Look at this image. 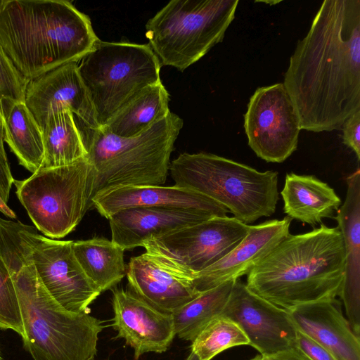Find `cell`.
<instances>
[{
  "mask_svg": "<svg viewBox=\"0 0 360 360\" xmlns=\"http://www.w3.org/2000/svg\"><path fill=\"white\" fill-rule=\"evenodd\" d=\"M283 83L302 129H339L360 110V0L322 3Z\"/></svg>",
  "mask_w": 360,
  "mask_h": 360,
  "instance_id": "1",
  "label": "cell"
},
{
  "mask_svg": "<svg viewBox=\"0 0 360 360\" xmlns=\"http://www.w3.org/2000/svg\"><path fill=\"white\" fill-rule=\"evenodd\" d=\"M89 360H96L94 358L90 359Z\"/></svg>",
  "mask_w": 360,
  "mask_h": 360,
  "instance_id": "38",
  "label": "cell"
},
{
  "mask_svg": "<svg viewBox=\"0 0 360 360\" xmlns=\"http://www.w3.org/2000/svg\"><path fill=\"white\" fill-rule=\"evenodd\" d=\"M292 219H271L250 226L244 239L223 258L192 276L202 292L248 275L289 233Z\"/></svg>",
  "mask_w": 360,
  "mask_h": 360,
  "instance_id": "16",
  "label": "cell"
},
{
  "mask_svg": "<svg viewBox=\"0 0 360 360\" xmlns=\"http://www.w3.org/2000/svg\"><path fill=\"white\" fill-rule=\"evenodd\" d=\"M338 227L289 233L247 275V287L285 309L339 296L345 276Z\"/></svg>",
  "mask_w": 360,
  "mask_h": 360,
  "instance_id": "4",
  "label": "cell"
},
{
  "mask_svg": "<svg viewBox=\"0 0 360 360\" xmlns=\"http://www.w3.org/2000/svg\"><path fill=\"white\" fill-rule=\"evenodd\" d=\"M249 228L235 217H216L150 238L142 247L166 266L192 279L233 250Z\"/></svg>",
  "mask_w": 360,
  "mask_h": 360,
  "instance_id": "10",
  "label": "cell"
},
{
  "mask_svg": "<svg viewBox=\"0 0 360 360\" xmlns=\"http://www.w3.org/2000/svg\"><path fill=\"white\" fill-rule=\"evenodd\" d=\"M41 133L44 158L40 169L65 166L86 158L82 136L70 110L50 115Z\"/></svg>",
  "mask_w": 360,
  "mask_h": 360,
  "instance_id": "26",
  "label": "cell"
},
{
  "mask_svg": "<svg viewBox=\"0 0 360 360\" xmlns=\"http://www.w3.org/2000/svg\"><path fill=\"white\" fill-rule=\"evenodd\" d=\"M221 315L235 322L262 356L296 346L297 329L288 310L257 295L240 278L234 281Z\"/></svg>",
  "mask_w": 360,
  "mask_h": 360,
  "instance_id": "13",
  "label": "cell"
},
{
  "mask_svg": "<svg viewBox=\"0 0 360 360\" xmlns=\"http://www.w3.org/2000/svg\"><path fill=\"white\" fill-rule=\"evenodd\" d=\"M0 360H2V357H1V352H0Z\"/></svg>",
  "mask_w": 360,
  "mask_h": 360,
  "instance_id": "37",
  "label": "cell"
},
{
  "mask_svg": "<svg viewBox=\"0 0 360 360\" xmlns=\"http://www.w3.org/2000/svg\"><path fill=\"white\" fill-rule=\"evenodd\" d=\"M0 212L8 217L15 219V212L7 205V203L3 201L0 197Z\"/></svg>",
  "mask_w": 360,
  "mask_h": 360,
  "instance_id": "35",
  "label": "cell"
},
{
  "mask_svg": "<svg viewBox=\"0 0 360 360\" xmlns=\"http://www.w3.org/2000/svg\"><path fill=\"white\" fill-rule=\"evenodd\" d=\"M216 214L169 207H139L120 210L108 218L111 240L124 251L154 238L196 224Z\"/></svg>",
  "mask_w": 360,
  "mask_h": 360,
  "instance_id": "17",
  "label": "cell"
},
{
  "mask_svg": "<svg viewBox=\"0 0 360 360\" xmlns=\"http://www.w3.org/2000/svg\"><path fill=\"white\" fill-rule=\"evenodd\" d=\"M235 281L200 292L195 299L172 312L176 335L191 342L208 322L220 316Z\"/></svg>",
  "mask_w": 360,
  "mask_h": 360,
  "instance_id": "27",
  "label": "cell"
},
{
  "mask_svg": "<svg viewBox=\"0 0 360 360\" xmlns=\"http://www.w3.org/2000/svg\"><path fill=\"white\" fill-rule=\"evenodd\" d=\"M296 347L311 360H338L324 347L297 330Z\"/></svg>",
  "mask_w": 360,
  "mask_h": 360,
  "instance_id": "31",
  "label": "cell"
},
{
  "mask_svg": "<svg viewBox=\"0 0 360 360\" xmlns=\"http://www.w3.org/2000/svg\"><path fill=\"white\" fill-rule=\"evenodd\" d=\"M244 128L248 146L266 162L281 163L292 154L302 129L283 83L255 90L244 115Z\"/></svg>",
  "mask_w": 360,
  "mask_h": 360,
  "instance_id": "11",
  "label": "cell"
},
{
  "mask_svg": "<svg viewBox=\"0 0 360 360\" xmlns=\"http://www.w3.org/2000/svg\"><path fill=\"white\" fill-rule=\"evenodd\" d=\"M255 360H311L297 347L266 356H257Z\"/></svg>",
  "mask_w": 360,
  "mask_h": 360,
  "instance_id": "34",
  "label": "cell"
},
{
  "mask_svg": "<svg viewBox=\"0 0 360 360\" xmlns=\"http://www.w3.org/2000/svg\"><path fill=\"white\" fill-rule=\"evenodd\" d=\"M25 103L41 130L50 115L62 110L73 113L77 127L99 128L76 62L66 63L30 79Z\"/></svg>",
  "mask_w": 360,
  "mask_h": 360,
  "instance_id": "14",
  "label": "cell"
},
{
  "mask_svg": "<svg viewBox=\"0 0 360 360\" xmlns=\"http://www.w3.org/2000/svg\"><path fill=\"white\" fill-rule=\"evenodd\" d=\"M345 202L335 219L345 246V276L339 296L347 321L354 333L360 337V169L347 178Z\"/></svg>",
  "mask_w": 360,
  "mask_h": 360,
  "instance_id": "21",
  "label": "cell"
},
{
  "mask_svg": "<svg viewBox=\"0 0 360 360\" xmlns=\"http://www.w3.org/2000/svg\"><path fill=\"white\" fill-rule=\"evenodd\" d=\"M169 170L175 186L200 193L248 224L272 215L278 200V172H259L207 153H184Z\"/></svg>",
  "mask_w": 360,
  "mask_h": 360,
  "instance_id": "6",
  "label": "cell"
},
{
  "mask_svg": "<svg viewBox=\"0 0 360 360\" xmlns=\"http://www.w3.org/2000/svg\"><path fill=\"white\" fill-rule=\"evenodd\" d=\"M161 67L149 44L99 39L78 64L99 127L146 88L162 82Z\"/></svg>",
  "mask_w": 360,
  "mask_h": 360,
  "instance_id": "8",
  "label": "cell"
},
{
  "mask_svg": "<svg viewBox=\"0 0 360 360\" xmlns=\"http://www.w3.org/2000/svg\"><path fill=\"white\" fill-rule=\"evenodd\" d=\"M249 345L240 328L224 316H218L198 333L191 341V352L200 360H211L222 351L230 347Z\"/></svg>",
  "mask_w": 360,
  "mask_h": 360,
  "instance_id": "28",
  "label": "cell"
},
{
  "mask_svg": "<svg viewBox=\"0 0 360 360\" xmlns=\"http://www.w3.org/2000/svg\"><path fill=\"white\" fill-rule=\"evenodd\" d=\"M343 143L350 148L360 160V110L347 118L342 125Z\"/></svg>",
  "mask_w": 360,
  "mask_h": 360,
  "instance_id": "32",
  "label": "cell"
},
{
  "mask_svg": "<svg viewBox=\"0 0 360 360\" xmlns=\"http://www.w3.org/2000/svg\"><path fill=\"white\" fill-rule=\"evenodd\" d=\"M251 360H255V359L253 358V359H251Z\"/></svg>",
  "mask_w": 360,
  "mask_h": 360,
  "instance_id": "39",
  "label": "cell"
},
{
  "mask_svg": "<svg viewBox=\"0 0 360 360\" xmlns=\"http://www.w3.org/2000/svg\"><path fill=\"white\" fill-rule=\"evenodd\" d=\"M28 240L37 273L50 295L68 311L89 314V305L101 292L79 264L73 241L46 238L30 225Z\"/></svg>",
  "mask_w": 360,
  "mask_h": 360,
  "instance_id": "12",
  "label": "cell"
},
{
  "mask_svg": "<svg viewBox=\"0 0 360 360\" xmlns=\"http://www.w3.org/2000/svg\"><path fill=\"white\" fill-rule=\"evenodd\" d=\"M29 81L16 68L0 45V101L8 98L25 101Z\"/></svg>",
  "mask_w": 360,
  "mask_h": 360,
  "instance_id": "30",
  "label": "cell"
},
{
  "mask_svg": "<svg viewBox=\"0 0 360 360\" xmlns=\"http://www.w3.org/2000/svg\"><path fill=\"white\" fill-rule=\"evenodd\" d=\"M186 360H200V359L195 354L191 352Z\"/></svg>",
  "mask_w": 360,
  "mask_h": 360,
  "instance_id": "36",
  "label": "cell"
},
{
  "mask_svg": "<svg viewBox=\"0 0 360 360\" xmlns=\"http://www.w3.org/2000/svg\"><path fill=\"white\" fill-rule=\"evenodd\" d=\"M169 101V95L162 82L151 85L103 127L120 137L137 136L167 115Z\"/></svg>",
  "mask_w": 360,
  "mask_h": 360,
  "instance_id": "25",
  "label": "cell"
},
{
  "mask_svg": "<svg viewBox=\"0 0 360 360\" xmlns=\"http://www.w3.org/2000/svg\"><path fill=\"white\" fill-rule=\"evenodd\" d=\"M296 329L338 360H360V339L342 314L340 300L326 299L287 309Z\"/></svg>",
  "mask_w": 360,
  "mask_h": 360,
  "instance_id": "20",
  "label": "cell"
},
{
  "mask_svg": "<svg viewBox=\"0 0 360 360\" xmlns=\"http://www.w3.org/2000/svg\"><path fill=\"white\" fill-rule=\"evenodd\" d=\"M281 194L284 213L292 219L311 226L333 217L341 205L334 189L312 175L287 174Z\"/></svg>",
  "mask_w": 360,
  "mask_h": 360,
  "instance_id": "22",
  "label": "cell"
},
{
  "mask_svg": "<svg viewBox=\"0 0 360 360\" xmlns=\"http://www.w3.org/2000/svg\"><path fill=\"white\" fill-rule=\"evenodd\" d=\"M103 217L108 219L125 209L139 207H169L196 210L226 217L229 210L218 202L195 191L172 186H118L101 192L91 201Z\"/></svg>",
  "mask_w": 360,
  "mask_h": 360,
  "instance_id": "18",
  "label": "cell"
},
{
  "mask_svg": "<svg viewBox=\"0 0 360 360\" xmlns=\"http://www.w3.org/2000/svg\"><path fill=\"white\" fill-rule=\"evenodd\" d=\"M0 124L4 141L19 163L32 174L39 170L44 158L42 133L25 101L1 98Z\"/></svg>",
  "mask_w": 360,
  "mask_h": 360,
  "instance_id": "23",
  "label": "cell"
},
{
  "mask_svg": "<svg viewBox=\"0 0 360 360\" xmlns=\"http://www.w3.org/2000/svg\"><path fill=\"white\" fill-rule=\"evenodd\" d=\"M112 306L116 338L124 339L134 349L135 360L147 352L167 350L176 336L172 314L123 288L112 289Z\"/></svg>",
  "mask_w": 360,
  "mask_h": 360,
  "instance_id": "15",
  "label": "cell"
},
{
  "mask_svg": "<svg viewBox=\"0 0 360 360\" xmlns=\"http://www.w3.org/2000/svg\"><path fill=\"white\" fill-rule=\"evenodd\" d=\"M99 39L64 0H0V45L28 79L81 60Z\"/></svg>",
  "mask_w": 360,
  "mask_h": 360,
  "instance_id": "3",
  "label": "cell"
},
{
  "mask_svg": "<svg viewBox=\"0 0 360 360\" xmlns=\"http://www.w3.org/2000/svg\"><path fill=\"white\" fill-rule=\"evenodd\" d=\"M0 329L12 330L23 340L25 330L19 302L10 273L0 257Z\"/></svg>",
  "mask_w": 360,
  "mask_h": 360,
  "instance_id": "29",
  "label": "cell"
},
{
  "mask_svg": "<svg viewBox=\"0 0 360 360\" xmlns=\"http://www.w3.org/2000/svg\"><path fill=\"white\" fill-rule=\"evenodd\" d=\"M238 0H172L146 25L161 66L184 71L223 41Z\"/></svg>",
  "mask_w": 360,
  "mask_h": 360,
  "instance_id": "7",
  "label": "cell"
},
{
  "mask_svg": "<svg viewBox=\"0 0 360 360\" xmlns=\"http://www.w3.org/2000/svg\"><path fill=\"white\" fill-rule=\"evenodd\" d=\"M91 183L86 158L39 169L26 179L13 181L16 195L35 227L53 239L72 232L91 208Z\"/></svg>",
  "mask_w": 360,
  "mask_h": 360,
  "instance_id": "9",
  "label": "cell"
},
{
  "mask_svg": "<svg viewBox=\"0 0 360 360\" xmlns=\"http://www.w3.org/2000/svg\"><path fill=\"white\" fill-rule=\"evenodd\" d=\"M183 123L169 112L147 130L128 138L116 136L103 127H77L91 167V201L98 193L118 186L165 184Z\"/></svg>",
  "mask_w": 360,
  "mask_h": 360,
  "instance_id": "5",
  "label": "cell"
},
{
  "mask_svg": "<svg viewBox=\"0 0 360 360\" xmlns=\"http://www.w3.org/2000/svg\"><path fill=\"white\" fill-rule=\"evenodd\" d=\"M29 225L0 218V257L15 286L33 360H89L97 353L103 325L89 314L61 307L42 284L32 258Z\"/></svg>",
  "mask_w": 360,
  "mask_h": 360,
  "instance_id": "2",
  "label": "cell"
},
{
  "mask_svg": "<svg viewBox=\"0 0 360 360\" xmlns=\"http://www.w3.org/2000/svg\"><path fill=\"white\" fill-rule=\"evenodd\" d=\"M74 255L89 279L103 292L126 276L124 250L112 240L93 238L72 242Z\"/></svg>",
  "mask_w": 360,
  "mask_h": 360,
  "instance_id": "24",
  "label": "cell"
},
{
  "mask_svg": "<svg viewBox=\"0 0 360 360\" xmlns=\"http://www.w3.org/2000/svg\"><path fill=\"white\" fill-rule=\"evenodd\" d=\"M126 276L131 292L170 314L200 293L191 278L169 269L146 252L130 259Z\"/></svg>",
  "mask_w": 360,
  "mask_h": 360,
  "instance_id": "19",
  "label": "cell"
},
{
  "mask_svg": "<svg viewBox=\"0 0 360 360\" xmlns=\"http://www.w3.org/2000/svg\"><path fill=\"white\" fill-rule=\"evenodd\" d=\"M13 181L4 149L3 131L0 124V197L6 203L8 200Z\"/></svg>",
  "mask_w": 360,
  "mask_h": 360,
  "instance_id": "33",
  "label": "cell"
}]
</instances>
